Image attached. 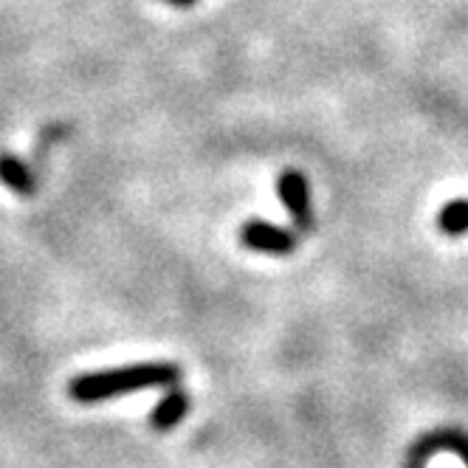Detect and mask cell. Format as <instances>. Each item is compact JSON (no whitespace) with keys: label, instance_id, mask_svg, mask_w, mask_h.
Listing matches in <instances>:
<instances>
[{"label":"cell","instance_id":"7","mask_svg":"<svg viewBox=\"0 0 468 468\" xmlns=\"http://www.w3.org/2000/svg\"><path fill=\"white\" fill-rule=\"evenodd\" d=\"M166 4H173V6H192L195 0H166Z\"/></svg>","mask_w":468,"mask_h":468},{"label":"cell","instance_id":"3","mask_svg":"<svg viewBox=\"0 0 468 468\" xmlns=\"http://www.w3.org/2000/svg\"><path fill=\"white\" fill-rule=\"evenodd\" d=\"M240 240L246 249L262 251V254H291L299 243L296 231L280 229V226L265 223V220H249L240 231Z\"/></svg>","mask_w":468,"mask_h":468},{"label":"cell","instance_id":"4","mask_svg":"<svg viewBox=\"0 0 468 468\" xmlns=\"http://www.w3.org/2000/svg\"><path fill=\"white\" fill-rule=\"evenodd\" d=\"M186 412H189V395L184 389H178V387H170V389H166V395L158 400V407L153 410L150 423H153L155 431H170L184 420Z\"/></svg>","mask_w":468,"mask_h":468},{"label":"cell","instance_id":"5","mask_svg":"<svg viewBox=\"0 0 468 468\" xmlns=\"http://www.w3.org/2000/svg\"><path fill=\"white\" fill-rule=\"evenodd\" d=\"M0 184H6L20 197H31L37 192L35 173H31L17 155H9V153H0Z\"/></svg>","mask_w":468,"mask_h":468},{"label":"cell","instance_id":"1","mask_svg":"<svg viewBox=\"0 0 468 468\" xmlns=\"http://www.w3.org/2000/svg\"><path fill=\"white\" fill-rule=\"evenodd\" d=\"M181 378V370L176 364L153 361V364H130L119 370H102V373H85L71 381L69 392L80 404H96L124 392H136L147 387H176Z\"/></svg>","mask_w":468,"mask_h":468},{"label":"cell","instance_id":"6","mask_svg":"<svg viewBox=\"0 0 468 468\" xmlns=\"http://www.w3.org/2000/svg\"><path fill=\"white\" fill-rule=\"evenodd\" d=\"M441 229L446 234H452V238H457V234H465L468 231V200H452V204L443 207L441 218H438Z\"/></svg>","mask_w":468,"mask_h":468},{"label":"cell","instance_id":"2","mask_svg":"<svg viewBox=\"0 0 468 468\" xmlns=\"http://www.w3.org/2000/svg\"><path fill=\"white\" fill-rule=\"evenodd\" d=\"M277 192L282 197L285 209L291 212L293 223L299 231H311L314 229V209H311V189L308 178L299 170H285L277 181Z\"/></svg>","mask_w":468,"mask_h":468}]
</instances>
